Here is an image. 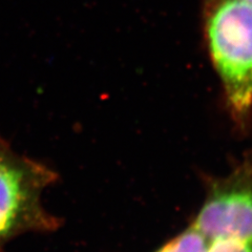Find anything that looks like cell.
<instances>
[{
    "label": "cell",
    "mask_w": 252,
    "mask_h": 252,
    "mask_svg": "<svg viewBox=\"0 0 252 252\" xmlns=\"http://www.w3.org/2000/svg\"><path fill=\"white\" fill-rule=\"evenodd\" d=\"M247 1H249L250 3H252V0H247Z\"/></svg>",
    "instance_id": "6"
},
{
    "label": "cell",
    "mask_w": 252,
    "mask_h": 252,
    "mask_svg": "<svg viewBox=\"0 0 252 252\" xmlns=\"http://www.w3.org/2000/svg\"><path fill=\"white\" fill-rule=\"evenodd\" d=\"M202 31L227 108L242 126L252 110V3L202 0Z\"/></svg>",
    "instance_id": "1"
},
{
    "label": "cell",
    "mask_w": 252,
    "mask_h": 252,
    "mask_svg": "<svg viewBox=\"0 0 252 252\" xmlns=\"http://www.w3.org/2000/svg\"><path fill=\"white\" fill-rule=\"evenodd\" d=\"M209 240L194 226H189L155 252H207Z\"/></svg>",
    "instance_id": "4"
},
{
    "label": "cell",
    "mask_w": 252,
    "mask_h": 252,
    "mask_svg": "<svg viewBox=\"0 0 252 252\" xmlns=\"http://www.w3.org/2000/svg\"><path fill=\"white\" fill-rule=\"evenodd\" d=\"M192 226L208 240L252 242V153L229 175L210 181Z\"/></svg>",
    "instance_id": "3"
},
{
    "label": "cell",
    "mask_w": 252,
    "mask_h": 252,
    "mask_svg": "<svg viewBox=\"0 0 252 252\" xmlns=\"http://www.w3.org/2000/svg\"><path fill=\"white\" fill-rule=\"evenodd\" d=\"M58 173L14 151L0 135V252L19 235L58 230L61 220L42 204V193Z\"/></svg>",
    "instance_id": "2"
},
{
    "label": "cell",
    "mask_w": 252,
    "mask_h": 252,
    "mask_svg": "<svg viewBox=\"0 0 252 252\" xmlns=\"http://www.w3.org/2000/svg\"><path fill=\"white\" fill-rule=\"evenodd\" d=\"M207 252H252V242L235 240H209Z\"/></svg>",
    "instance_id": "5"
}]
</instances>
